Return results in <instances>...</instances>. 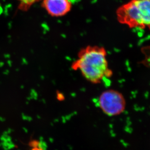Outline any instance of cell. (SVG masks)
<instances>
[{
  "label": "cell",
  "mask_w": 150,
  "mask_h": 150,
  "mask_svg": "<svg viewBox=\"0 0 150 150\" xmlns=\"http://www.w3.org/2000/svg\"><path fill=\"white\" fill-rule=\"evenodd\" d=\"M141 52L144 56L142 63L145 66L150 68V45L143 47Z\"/></svg>",
  "instance_id": "8992f818"
},
{
  "label": "cell",
  "mask_w": 150,
  "mask_h": 150,
  "mask_svg": "<svg viewBox=\"0 0 150 150\" xmlns=\"http://www.w3.org/2000/svg\"><path fill=\"white\" fill-rule=\"evenodd\" d=\"M41 7L49 15L62 17L68 14L72 8L71 0H41Z\"/></svg>",
  "instance_id": "277c9868"
},
{
  "label": "cell",
  "mask_w": 150,
  "mask_h": 150,
  "mask_svg": "<svg viewBox=\"0 0 150 150\" xmlns=\"http://www.w3.org/2000/svg\"><path fill=\"white\" fill-rule=\"evenodd\" d=\"M116 14L121 24L150 30V0H131L120 6Z\"/></svg>",
  "instance_id": "7a4b0ae2"
},
{
  "label": "cell",
  "mask_w": 150,
  "mask_h": 150,
  "mask_svg": "<svg viewBox=\"0 0 150 150\" xmlns=\"http://www.w3.org/2000/svg\"><path fill=\"white\" fill-rule=\"evenodd\" d=\"M19 1V8L23 11L29 10L36 3L41 1V0H18Z\"/></svg>",
  "instance_id": "5b68a950"
},
{
  "label": "cell",
  "mask_w": 150,
  "mask_h": 150,
  "mask_svg": "<svg viewBox=\"0 0 150 150\" xmlns=\"http://www.w3.org/2000/svg\"><path fill=\"white\" fill-rule=\"evenodd\" d=\"M98 105L100 109L108 116H116L124 111L126 100L119 91L108 89L104 91L98 99Z\"/></svg>",
  "instance_id": "3957f363"
},
{
  "label": "cell",
  "mask_w": 150,
  "mask_h": 150,
  "mask_svg": "<svg viewBox=\"0 0 150 150\" xmlns=\"http://www.w3.org/2000/svg\"><path fill=\"white\" fill-rule=\"evenodd\" d=\"M71 68L79 71L87 81L94 84L110 78L113 74L109 67L106 50L99 46L88 45L81 49Z\"/></svg>",
  "instance_id": "6da1fadb"
}]
</instances>
